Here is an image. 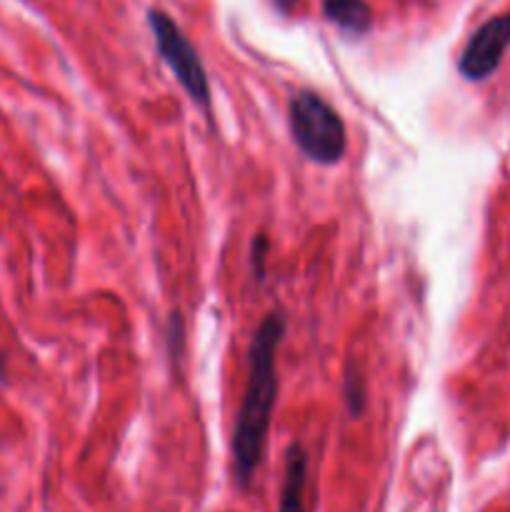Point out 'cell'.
<instances>
[{"instance_id":"obj_1","label":"cell","mask_w":510,"mask_h":512,"mask_svg":"<svg viewBox=\"0 0 510 512\" xmlns=\"http://www.w3.org/2000/svg\"><path fill=\"white\" fill-rule=\"evenodd\" d=\"M285 335V315L270 310L255 328L248 355V383L233 428V473L240 490H248L263 463L270 418L278 398V348Z\"/></svg>"},{"instance_id":"obj_2","label":"cell","mask_w":510,"mask_h":512,"mask_svg":"<svg viewBox=\"0 0 510 512\" xmlns=\"http://www.w3.org/2000/svg\"><path fill=\"white\" fill-rule=\"evenodd\" d=\"M288 128L300 153L318 165H335L348 148L343 118L315 90H298L288 100Z\"/></svg>"},{"instance_id":"obj_3","label":"cell","mask_w":510,"mask_h":512,"mask_svg":"<svg viewBox=\"0 0 510 512\" xmlns=\"http://www.w3.org/2000/svg\"><path fill=\"white\" fill-rule=\"evenodd\" d=\"M148 25L150 33H153L155 48H158L160 58L168 65L170 73L175 75L180 85H183L185 93L190 95L195 105L210 113V83L208 73L203 68V60H200L198 50L190 43L188 35L183 33L178 23L170 18L163 10H148Z\"/></svg>"},{"instance_id":"obj_4","label":"cell","mask_w":510,"mask_h":512,"mask_svg":"<svg viewBox=\"0 0 510 512\" xmlns=\"http://www.w3.org/2000/svg\"><path fill=\"white\" fill-rule=\"evenodd\" d=\"M510 48V13L495 15L485 20L468 38L463 53L458 58V70L465 80L490 78L503 63L505 50Z\"/></svg>"},{"instance_id":"obj_5","label":"cell","mask_w":510,"mask_h":512,"mask_svg":"<svg viewBox=\"0 0 510 512\" xmlns=\"http://www.w3.org/2000/svg\"><path fill=\"white\" fill-rule=\"evenodd\" d=\"M305 478H308V453L303 450V445L293 443L285 453L278 512H308L305 508Z\"/></svg>"},{"instance_id":"obj_6","label":"cell","mask_w":510,"mask_h":512,"mask_svg":"<svg viewBox=\"0 0 510 512\" xmlns=\"http://www.w3.org/2000/svg\"><path fill=\"white\" fill-rule=\"evenodd\" d=\"M330 23L348 35H365L373 28V13L365 0H320Z\"/></svg>"},{"instance_id":"obj_7","label":"cell","mask_w":510,"mask_h":512,"mask_svg":"<svg viewBox=\"0 0 510 512\" xmlns=\"http://www.w3.org/2000/svg\"><path fill=\"white\" fill-rule=\"evenodd\" d=\"M345 403H348V410L353 418H358L365 408L363 375L353 368H348V373H345Z\"/></svg>"},{"instance_id":"obj_8","label":"cell","mask_w":510,"mask_h":512,"mask_svg":"<svg viewBox=\"0 0 510 512\" xmlns=\"http://www.w3.org/2000/svg\"><path fill=\"white\" fill-rule=\"evenodd\" d=\"M268 250H270V240L265 238L263 233L255 235L253 250H250V260H253V273L258 280H263L265 275V255H268Z\"/></svg>"},{"instance_id":"obj_9","label":"cell","mask_w":510,"mask_h":512,"mask_svg":"<svg viewBox=\"0 0 510 512\" xmlns=\"http://www.w3.org/2000/svg\"><path fill=\"white\" fill-rule=\"evenodd\" d=\"M273 5L280 15H290L295 10V5H298V0H273Z\"/></svg>"},{"instance_id":"obj_10","label":"cell","mask_w":510,"mask_h":512,"mask_svg":"<svg viewBox=\"0 0 510 512\" xmlns=\"http://www.w3.org/2000/svg\"><path fill=\"white\" fill-rule=\"evenodd\" d=\"M5 378V363H3V355H0V380Z\"/></svg>"}]
</instances>
